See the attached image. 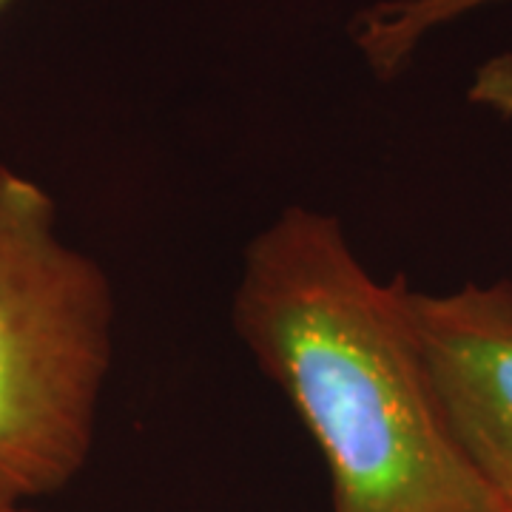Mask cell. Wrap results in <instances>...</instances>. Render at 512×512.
Listing matches in <instances>:
<instances>
[{"label":"cell","mask_w":512,"mask_h":512,"mask_svg":"<svg viewBox=\"0 0 512 512\" xmlns=\"http://www.w3.org/2000/svg\"><path fill=\"white\" fill-rule=\"evenodd\" d=\"M404 288L336 217L288 205L245 248L234 325L325 456L330 512H504L441 413Z\"/></svg>","instance_id":"6da1fadb"},{"label":"cell","mask_w":512,"mask_h":512,"mask_svg":"<svg viewBox=\"0 0 512 512\" xmlns=\"http://www.w3.org/2000/svg\"><path fill=\"white\" fill-rule=\"evenodd\" d=\"M487 3L501 0H387L359 18L356 43L376 72L393 74L427 32Z\"/></svg>","instance_id":"277c9868"},{"label":"cell","mask_w":512,"mask_h":512,"mask_svg":"<svg viewBox=\"0 0 512 512\" xmlns=\"http://www.w3.org/2000/svg\"><path fill=\"white\" fill-rule=\"evenodd\" d=\"M114 359V291L66 242L52 194L0 165V498L32 504L92 456Z\"/></svg>","instance_id":"7a4b0ae2"},{"label":"cell","mask_w":512,"mask_h":512,"mask_svg":"<svg viewBox=\"0 0 512 512\" xmlns=\"http://www.w3.org/2000/svg\"><path fill=\"white\" fill-rule=\"evenodd\" d=\"M0 512H37L32 504H15V501H3L0 498Z\"/></svg>","instance_id":"8992f818"},{"label":"cell","mask_w":512,"mask_h":512,"mask_svg":"<svg viewBox=\"0 0 512 512\" xmlns=\"http://www.w3.org/2000/svg\"><path fill=\"white\" fill-rule=\"evenodd\" d=\"M421 359L470 467L512 512V282L404 288Z\"/></svg>","instance_id":"3957f363"},{"label":"cell","mask_w":512,"mask_h":512,"mask_svg":"<svg viewBox=\"0 0 512 512\" xmlns=\"http://www.w3.org/2000/svg\"><path fill=\"white\" fill-rule=\"evenodd\" d=\"M0 3H3V0H0Z\"/></svg>","instance_id":"52a82bcc"},{"label":"cell","mask_w":512,"mask_h":512,"mask_svg":"<svg viewBox=\"0 0 512 512\" xmlns=\"http://www.w3.org/2000/svg\"><path fill=\"white\" fill-rule=\"evenodd\" d=\"M470 97L487 106V109L501 111L504 117H512V55H501L487 60L476 72Z\"/></svg>","instance_id":"5b68a950"}]
</instances>
